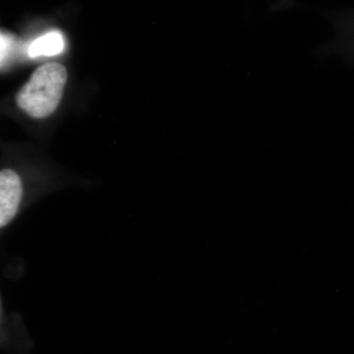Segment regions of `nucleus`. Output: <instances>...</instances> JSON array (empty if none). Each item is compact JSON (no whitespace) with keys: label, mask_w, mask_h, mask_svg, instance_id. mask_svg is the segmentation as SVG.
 <instances>
[{"label":"nucleus","mask_w":354,"mask_h":354,"mask_svg":"<svg viewBox=\"0 0 354 354\" xmlns=\"http://www.w3.org/2000/svg\"><path fill=\"white\" fill-rule=\"evenodd\" d=\"M66 82L64 65L55 62L41 65L18 93V106L32 118H48L62 101Z\"/></svg>","instance_id":"1"},{"label":"nucleus","mask_w":354,"mask_h":354,"mask_svg":"<svg viewBox=\"0 0 354 354\" xmlns=\"http://www.w3.org/2000/svg\"><path fill=\"white\" fill-rule=\"evenodd\" d=\"M22 197L20 177L10 169L0 172V225L4 227L17 213Z\"/></svg>","instance_id":"2"},{"label":"nucleus","mask_w":354,"mask_h":354,"mask_svg":"<svg viewBox=\"0 0 354 354\" xmlns=\"http://www.w3.org/2000/svg\"><path fill=\"white\" fill-rule=\"evenodd\" d=\"M64 48V39L62 32L53 31L39 37L29 46L30 57H51L62 53Z\"/></svg>","instance_id":"3"}]
</instances>
